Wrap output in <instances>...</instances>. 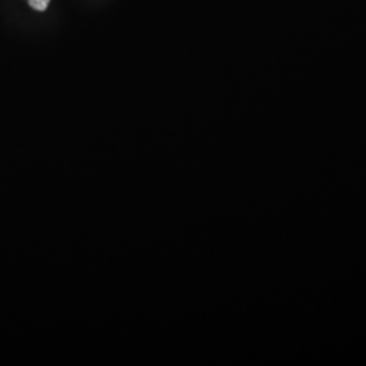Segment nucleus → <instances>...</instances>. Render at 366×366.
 <instances>
[{
  "mask_svg": "<svg viewBox=\"0 0 366 366\" xmlns=\"http://www.w3.org/2000/svg\"><path fill=\"white\" fill-rule=\"evenodd\" d=\"M30 7L36 11H45L51 3V0H27Z\"/></svg>",
  "mask_w": 366,
  "mask_h": 366,
  "instance_id": "1",
  "label": "nucleus"
}]
</instances>
